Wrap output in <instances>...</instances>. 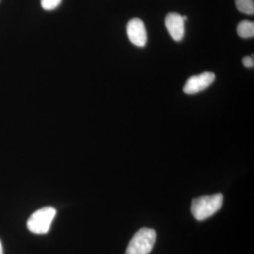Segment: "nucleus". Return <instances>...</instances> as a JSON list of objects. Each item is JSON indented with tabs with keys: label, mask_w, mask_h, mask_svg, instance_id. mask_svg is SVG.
<instances>
[{
	"label": "nucleus",
	"mask_w": 254,
	"mask_h": 254,
	"mask_svg": "<svg viewBox=\"0 0 254 254\" xmlns=\"http://www.w3.org/2000/svg\"><path fill=\"white\" fill-rule=\"evenodd\" d=\"M223 195L217 193L211 195L198 197L192 200L190 210L197 220H204L210 218L221 208Z\"/></svg>",
	"instance_id": "obj_1"
},
{
	"label": "nucleus",
	"mask_w": 254,
	"mask_h": 254,
	"mask_svg": "<svg viewBox=\"0 0 254 254\" xmlns=\"http://www.w3.org/2000/svg\"><path fill=\"white\" fill-rule=\"evenodd\" d=\"M156 241V232L153 229L142 228L132 237L126 254H149Z\"/></svg>",
	"instance_id": "obj_2"
},
{
	"label": "nucleus",
	"mask_w": 254,
	"mask_h": 254,
	"mask_svg": "<svg viewBox=\"0 0 254 254\" xmlns=\"http://www.w3.org/2000/svg\"><path fill=\"white\" fill-rule=\"evenodd\" d=\"M56 213V209L53 207H44L38 209L28 218V230L36 235H44L48 233Z\"/></svg>",
	"instance_id": "obj_3"
},
{
	"label": "nucleus",
	"mask_w": 254,
	"mask_h": 254,
	"mask_svg": "<svg viewBox=\"0 0 254 254\" xmlns=\"http://www.w3.org/2000/svg\"><path fill=\"white\" fill-rule=\"evenodd\" d=\"M215 79V73L205 71L197 76H193L186 82L183 91L186 94L192 95L203 91L210 86Z\"/></svg>",
	"instance_id": "obj_4"
},
{
	"label": "nucleus",
	"mask_w": 254,
	"mask_h": 254,
	"mask_svg": "<svg viewBox=\"0 0 254 254\" xmlns=\"http://www.w3.org/2000/svg\"><path fill=\"white\" fill-rule=\"evenodd\" d=\"M127 33L128 39L132 44L143 48L147 43L146 30L143 21L140 18H135L130 20L127 23Z\"/></svg>",
	"instance_id": "obj_5"
},
{
	"label": "nucleus",
	"mask_w": 254,
	"mask_h": 254,
	"mask_svg": "<svg viewBox=\"0 0 254 254\" xmlns=\"http://www.w3.org/2000/svg\"><path fill=\"white\" fill-rule=\"evenodd\" d=\"M165 26L174 41H181L185 36V21L182 15L170 13L165 18Z\"/></svg>",
	"instance_id": "obj_6"
},
{
	"label": "nucleus",
	"mask_w": 254,
	"mask_h": 254,
	"mask_svg": "<svg viewBox=\"0 0 254 254\" xmlns=\"http://www.w3.org/2000/svg\"><path fill=\"white\" fill-rule=\"evenodd\" d=\"M237 33L242 38H253L254 36V23L244 20L237 26Z\"/></svg>",
	"instance_id": "obj_7"
},
{
	"label": "nucleus",
	"mask_w": 254,
	"mask_h": 254,
	"mask_svg": "<svg viewBox=\"0 0 254 254\" xmlns=\"http://www.w3.org/2000/svg\"><path fill=\"white\" fill-rule=\"evenodd\" d=\"M237 9L244 14H254V0H235Z\"/></svg>",
	"instance_id": "obj_8"
},
{
	"label": "nucleus",
	"mask_w": 254,
	"mask_h": 254,
	"mask_svg": "<svg viewBox=\"0 0 254 254\" xmlns=\"http://www.w3.org/2000/svg\"><path fill=\"white\" fill-rule=\"evenodd\" d=\"M63 0H41V6L47 11H51L56 9L61 4Z\"/></svg>",
	"instance_id": "obj_9"
},
{
	"label": "nucleus",
	"mask_w": 254,
	"mask_h": 254,
	"mask_svg": "<svg viewBox=\"0 0 254 254\" xmlns=\"http://www.w3.org/2000/svg\"><path fill=\"white\" fill-rule=\"evenodd\" d=\"M242 63H243L244 66H246V67H254V57H245V58H243V60H242Z\"/></svg>",
	"instance_id": "obj_10"
},
{
	"label": "nucleus",
	"mask_w": 254,
	"mask_h": 254,
	"mask_svg": "<svg viewBox=\"0 0 254 254\" xmlns=\"http://www.w3.org/2000/svg\"><path fill=\"white\" fill-rule=\"evenodd\" d=\"M0 254H3L2 245H1V240H0Z\"/></svg>",
	"instance_id": "obj_11"
}]
</instances>
